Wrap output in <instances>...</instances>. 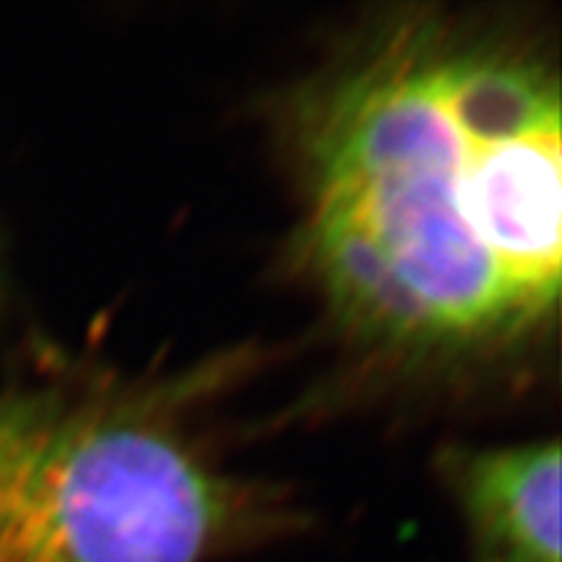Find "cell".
Masks as SVG:
<instances>
[{"mask_svg":"<svg viewBox=\"0 0 562 562\" xmlns=\"http://www.w3.org/2000/svg\"><path fill=\"white\" fill-rule=\"evenodd\" d=\"M469 529V562H560V442L442 456Z\"/></svg>","mask_w":562,"mask_h":562,"instance_id":"cell-3","label":"cell"},{"mask_svg":"<svg viewBox=\"0 0 562 562\" xmlns=\"http://www.w3.org/2000/svg\"><path fill=\"white\" fill-rule=\"evenodd\" d=\"M302 250L362 339L463 351L558 311L560 79L533 47L409 13L300 104Z\"/></svg>","mask_w":562,"mask_h":562,"instance_id":"cell-1","label":"cell"},{"mask_svg":"<svg viewBox=\"0 0 562 562\" xmlns=\"http://www.w3.org/2000/svg\"><path fill=\"white\" fill-rule=\"evenodd\" d=\"M294 524L151 396L0 391V562H222Z\"/></svg>","mask_w":562,"mask_h":562,"instance_id":"cell-2","label":"cell"}]
</instances>
